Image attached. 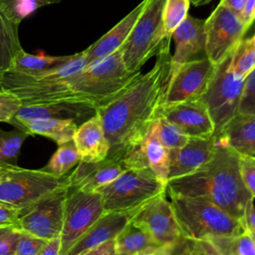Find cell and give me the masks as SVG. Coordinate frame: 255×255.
<instances>
[{
  "instance_id": "1",
  "label": "cell",
  "mask_w": 255,
  "mask_h": 255,
  "mask_svg": "<svg viewBox=\"0 0 255 255\" xmlns=\"http://www.w3.org/2000/svg\"><path fill=\"white\" fill-rule=\"evenodd\" d=\"M170 39H163L147 73L137 76L113 101L97 109L110 143L109 153L122 152L141 140L159 117L169 83Z\"/></svg>"
},
{
  "instance_id": "2",
  "label": "cell",
  "mask_w": 255,
  "mask_h": 255,
  "mask_svg": "<svg viewBox=\"0 0 255 255\" xmlns=\"http://www.w3.org/2000/svg\"><path fill=\"white\" fill-rule=\"evenodd\" d=\"M216 139L213 156L195 172L168 180L166 192L205 197L231 216L242 219L246 202L252 196L240 176L239 152Z\"/></svg>"
},
{
  "instance_id": "3",
  "label": "cell",
  "mask_w": 255,
  "mask_h": 255,
  "mask_svg": "<svg viewBox=\"0 0 255 255\" xmlns=\"http://www.w3.org/2000/svg\"><path fill=\"white\" fill-rule=\"evenodd\" d=\"M85 67V51H82L72 55L61 67L41 74L26 75L8 71L0 77V89L15 95L23 106L74 102L70 79Z\"/></svg>"
},
{
  "instance_id": "4",
  "label": "cell",
  "mask_w": 255,
  "mask_h": 255,
  "mask_svg": "<svg viewBox=\"0 0 255 255\" xmlns=\"http://www.w3.org/2000/svg\"><path fill=\"white\" fill-rule=\"evenodd\" d=\"M140 74L128 70L119 49L71 77L72 101L90 105L97 110L113 101Z\"/></svg>"
},
{
  "instance_id": "5",
  "label": "cell",
  "mask_w": 255,
  "mask_h": 255,
  "mask_svg": "<svg viewBox=\"0 0 255 255\" xmlns=\"http://www.w3.org/2000/svg\"><path fill=\"white\" fill-rule=\"evenodd\" d=\"M168 195L182 239L207 240L211 237L237 235L246 229L243 219L231 216L205 197Z\"/></svg>"
},
{
  "instance_id": "6",
  "label": "cell",
  "mask_w": 255,
  "mask_h": 255,
  "mask_svg": "<svg viewBox=\"0 0 255 255\" xmlns=\"http://www.w3.org/2000/svg\"><path fill=\"white\" fill-rule=\"evenodd\" d=\"M67 183V174L57 177L42 169L0 162V201L15 207H26Z\"/></svg>"
},
{
  "instance_id": "7",
  "label": "cell",
  "mask_w": 255,
  "mask_h": 255,
  "mask_svg": "<svg viewBox=\"0 0 255 255\" xmlns=\"http://www.w3.org/2000/svg\"><path fill=\"white\" fill-rule=\"evenodd\" d=\"M166 191L151 169L129 168L99 190L105 212L129 213L152 197Z\"/></svg>"
},
{
  "instance_id": "8",
  "label": "cell",
  "mask_w": 255,
  "mask_h": 255,
  "mask_svg": "<svg viewBox=\"0 0 255 255\" xmlns=\"http://www.w3.org/2000/svg\"><path fill=\"white\" fill-rule=\"evenodd\" d=\"M166 0H146L130 34L122 46V56L128 71L140 72L141 67L156 55L163 35V9Z\"/></svg>"
},
{
  "instance_id": "9",
  "label": "cell",
  "mask_w": 255,
  "mask_h": 255,
  "mask_svg": "<svg viewBox=\"0 0 255 255\" xmlns=\"http://www.w3.org/2000/svg\"><path fill=\"white\" fill-rule=\"evenodd\" d=\"M230 54L216 65L208 88L200 98L213 121L214 134L219 133L238 114L245 84V78L231 69Z\"/></svg>"
},
{
  "instance_id": "10",
  "label": "cell",
  "mask_w": 255,
  "mask_h": 255,
  "mask_svg": "<svg viewBox=\"0 0 255 255\" xmlns=\"http://www.w3.org/2000/svg\"><path fill=\"white\" fill-rule=\"evenodd\" d=\"M105 213L99 191L68 188L60 235L61 252L66 255L76 241Z\"/></svg>"
},
{
  "instance_id": "11",
  "label": "cell",
  "mask_w": 255,
  "mask_h": 255,
  "mask_svg": "<svg viewBox=\"0 0 255 255\" xmlns=\"http://www.w3.org/2000/svg\"><path fill=\"white\" fill-rule=\"evenodd\" d=\"M68 187L65 186L23 207L14 226L42 239L60 237Z\"/></svg>"
},
{
  "instance_id": "12",
  "label": "cell",
  "mask_w": 255,
  "mask_h": 255,
  "mask_svg": "<svg viewBox=\"0 0 255 255\" xmlns=\"http://www.w3.org/2000/svg\"><path fill=\"white\" fill-rule=\"evenodd\" d=\"M248 29L241 18L218 4L204 20V53L214 65L222 62L235 48Z\"/></svg>"
},
{
  "instance_id": "13",
  "label": "cell",
  "mask_w": 255,
  "mask_h": 255,
  "mask_svg": "<svg viewBox=\"0 0 255 255\" xmlns=\"http://www.w3.org/2000/svg\"><path fill=\"white\" fill-rule=\"evenodd\" d=\"M129 220L143 228L158 244L177 245L182 239L166 191L129 212Z\"/></svg>"
},
{
  "instance_id": "14",
  "label": "cell",
  "mask_w": 255,
  "mask_h": 255,
  "mask_svg": "<svg viewBox=\"0 0 255 255\" xmlns=\"http://www.w3.org/2000/svg\"><path fill=\"white\" fill-rule=\"evenodd\" d=\"M216 65L207 57L191 60L169 75L163 105L197 100L205 93Z\"/></svg>"
},
{
  "instance_id": "15",
  "label": "cell",
  "mask_w": 255,
  "mask_h": 255,
  "mask_svg": "<svg viewBox=\"0 0 255 255\" xmlns=\"http://www.w3.org/2000/svg\"><path fill=\"white\" fill-rule=\"evenodd\" d=\"M127 169L123 151L109 153L100 161H80L74 170L67 174V187L83 191H99Z\"/></svg>"
},
{
  "instance_id": "16",
  "label": "cell",
  "mask_w": 255,
  "mask_h": 255,
  "mask_svg": "<svg viewBox=\"0 0 255 255\" xmlns=\"http://www.w3.org/2000/svg\"><path fill=\"white\" fill-rule=\"evenodd\" d=\"M159 116L178 127L188 137L206 138L215 131L207 107L200 99L163 105Z\"/></svg>"
},
{
  "instance_id": "17",
  "label": "cell",
  "mask_w": 255,
  "mask_h": 255,
  "mask_svg": "<svg viewBox=\"0 0 255 255\" xmlns=\"http://www.w3.org/2000/svg\"><path fill=\"white\" fill-rule=\"evenodd\" d=\"M217 139L210 137H190L181 147L168 149L167 181L195 172L214 154Z\"/></svg>"
},
{
  "instance_id": "18",
  "label": "cell",
  "mask_w": 255,
  "mask_h": 255,
  "mask_svg": "<svg viewBox=\"0 0 255 255\" xmlns=\"http://www.w3.org/2000/svg\"><path fill=\"white\" fill-rule=\"evenodd\" d=\"M171 39L174 42V53L170 58L169 75L204 51V20L188 15L172 32Z\"/></svg>"
},
{
  "instance_id": "19",
  "label": "cell",
  "mask_w": 255,
  "mask_h": 255,
  "mask_svg": "<svg viewBox=\"0 0 255 255\" xmlns=\"http://www.w3.org/2000/svg\"><path fill=\"white\" fill-rule=\"evenodd\" d=\"M130 218L129 213L105 212L70 248L66 255H82L115 239Z\"/></svg>"
},
{
  "instance_id": "20",
  "label": "cell",
  "mask_w": 255,
  "mask_h": 255,
  "mask_svg": "<svg viewBox=\"0 0 255 255\" xmlns=\"http://www.w3.org/2000/svg\"><path fill=\"white\" fill-rule=\"evenodd\" d=\"M145 2L146 0H142L109 32H107L89 48L84 50L86 67L108 57L122 48L130 34L138 16L142 12Z\"/></svg>"
},
{
  "instance_id": "21",
  "label": "cell",
  "mask_w": 255,
  "mask_h": 255,
  "mask_svg": "<svg viewBox=\"0 0 255 255\" xmlns=\"http://www.w3.org/2000/svg\"><path fill=\"white\" fill-rule=\"evenodd\" d=\"M97 110L87 104L79 102H57L44 105L22 106L14 119L26 121L34 119L73 120L78 127L96 115Z\"/></svg>"
},
{
  "instance_id": "22",
  "label": "cell",
  "mask_w": 255,
  "mask_h": 255,
  "mask_svg": "<svg viewBox=\"0 0 255 255\" xmlns=\"http://www.w3.org/2000/svg\"><path fill=\"white\" fill-rule=\"evenodd\" d=\"M73 140L81 161H100L106 158L110 151V143L98 113L78 127Z\"/></svg>"
},
{
  "instance_id": "23",
  "label": "cell",
  "mask_w": 255,
  "mask_h": 255,
  "mask_svg": "<svg viewBox=\"0 0 255 255\" xmlns=\"http://www.w3.org/2000/svg\"><path fill=\"white\" fill-rule=\"evenodd\" d=\"M13 127L30 134H40L52 138L58 144L72 140L78 128L73 120L34 119L21 121L12 118L9 121Z\"/></svg>"
},
{
  "instance_id": "24",
  "label": "cell",
  "mask_w": 255,
  "mask_h": 255,
  "mask_svg": "<svg viewBox=\"0 0 255 255\" xmlns=\"http://www.w3.org/2000/svg\"><path fill=\"white\" fill-rule=\"evenodd\" d=\"M215 135L239 153L249 154L255 148V115L237 114Z\"/></svg>"
},
{
  "instance_id": "25",
  "label": "cell",
  "mask_w": 255,
  "mask_h": 255,
  "mask_svg": "<svg viewBox=\"0 0 255 255\" xmlns=\"http://www.w3.org/2000/svg\"><path fill=\"white\" fill-rule=\"evenodd\" d=\"M146 167L152 170L163 184H167L168 176V149L160 142L157 135L156 120L148 128L144 137L136 142Z\"/></svg>"
},
{
  "instance_id": "26",
  "label": "cell",
  "mask_w": 255,
  "mask_h": 255,
  "mask_svg": "<svg viewBox=\"0 0 255 255\" xmlns=\"http://www.w3.org/2000/svg\"><path fill=\"white\" fill-rule=\"evenodd\" d=\"M160 245L138 224L129 220L125 228L115 238L116 253L141 255L147 249Z\"/></svg>"
},
{
  "instance_id": "27",
  "label": "cell",
  "mask_w": 255,
  "mask_h": 255,
  "mask_svg": "<svg viewBox=\"0 0 255 255\" xmlns=\"http://www.w3.org/2000/svg\"><path fill=\"white\" fill-rule=\"evenodd\" d=\"M18 26L0 10V77L12 68L16 55L23 49L19 41Z\"/></svg>"
},
{
  "instance_id": "28",
  "label": "cell",
  "mask_w": 255,
  "mask_h": 255,
  "mask_svg": "<svg viewBox=\"0 0 255 255\" xmlns=\"http://www.w3.org/2000/svg\"><path fill=\"white\" fill-rule=\"evenodd\" d=\"M72 55L68 56H42L33 55L21 49L15 57L12 68L9 71L26 74L37 75L47 71L61 67L71 59Z\"/></svg>"
},
{
  "instance_id": "29",
  "label": "cell",
  "mask_w": 255,
  "mask_h": 255,
  "mask_svg": "<svg viewBox=\"0 0 255 255\" xmlns=\"http://www.w3.org/2000/svg\"><path fill=\"white\" fill-rule=\"evenodd\" d=\"M80 161L79 152L72 139L58 144V149L54 152L48 163L41 169L54 176L62 177L68 174Z\"/></svg>"
},
{
  "instance_id": "30",
  "label": "cell",
  "mask_w": 255,
  "mask_h": 255,
  "mask_svg": "<svg viewBox=\"0 0 255 255\" xmlns=\"http://www.w3.org/2000/svg\"><path fill=\"white\" fill-rule=\"evenodd\" d=\"M221 255H255V242L248 228L231 236H217L207 239Z\"/></svg>"
},
{
  "instance_id": "31",
  "label": "cell",
  "mask_w": 255,
  "mask_h": 255,
  "mask_svg": "<svg viewBox=\"0 0 255 255\" xmlns=\"http://www.w3.org/2000/svg\"><path fill=\"white\" fill-rule=\"evenodd\" d=\"M231 69L246 78L255 68V38L241 39L230 54Z\"/></svg>"
},
{
  "instance_id": "32",
  "label": "cell",
  "mask_w": 255,
  "mask_h": 255,
  "mask_svg": "<svg viewBox=\"0 0 255 255\" xmlns=\"http://www.w3.org/2000/svg\"><path fill=\"white\" fill-rule=\"evenodd\" d=\"M189 0H166L163 9V35L171 38L172 32L188 16Z\"/></svg>"
},
{
  "instance_id": "33",
  "label": "cell",
  "mask_w": 255,
  "mask_h": 255,
  "mask_svg": "<svg viewBox=\"0 0 255 255\" xmlns=\"http://www.w3.org/2000/svg\"><path fill=\"white\" fill-rule=\"evenodd\" d=\"M28 135L27 132L18 128L10 131L0 128V162L13 163Z\"/></svg>"
},
{
  "instance_id": "34",
  "label": "cell",
  "mask_w": 255,
  "mask_h": 255,
  "mask_svg": "<svg viewBox=\"0 0 255 255\" xmlns=\"http://www.w3.org/2000/svg\"><path fill=\"white\" fill-rule=\"evenodd\" d=\"M156 127L158 138L167 149L179 148L190 138L184 134L178 127L161 116L156 119Z\"/></svg>"
},
{
  "instance_id": "35",
  "label": "cell",
  "mask_w": 255,
  "mask_h": 255,
  "mask_svg": "<svg viewBox=\"0 0 255 255\" xmlns=\"http://www.w3.org/2000/svg\"><path fill=\"white\" fill-rule=\"evenodd\" d=\"M39 7L37 0H0V10L18 25Z\"/></svg>"
},
{
  "instance_id": "36",
  "label": "cell",
  "mask_w": 255,
  "mask_h": 255,
  "mask_svg": "<svg viewBox=\"0 0 255 255\" xmlns=\"http://www.w3.org/2000/svg\"><path fill=\"white\" fill-rule=\"evenodd\" d=\"M238 166L246 189L255 199V156L247 153H239Z\"/></svg>"
},
{
  "instance_id": "37",
  "label": "cell",
  "mask_w": 255,
  "mask_h": 255,
  "mask_svg": "<svg viewBox=\"0 0 255 255\" xmlns=\"http://www.w3.org/2000/svg\"><path fill=\"white\" fill-rule=\"evenodd\" d=\"M48 240L19 231L15 255H39Z\"/></svg>"
},
{
  "instance_id": "38",
  "label": "cell",
  "mask_w": 255,
  "mask_h": 255,
  "mask_svg": "<svg viewBox=\"0 0 255 255\" xmlns=\"http://www.w3.org/2000/svg\"><path fill=\"white\" fill-rule=\"evenodd\" d=\"M238 114L255 115V68L245 78Z\"/></svg>"
},
{
  "instance_id": "39",
  "label": "cell",
  "mask_w": 255,
  "mask_h": 255,
  "mask_svg": "<svg viewBox=\"0 0 255 255\" xmlns=\"http://www.w3.org/2000/svg\"><path fill=\"white\" fill-rule=\"evenodd\" d=\"M22 106L21 101L15 95L0 90V123H9Z\"/></svg>"
},
{
  "instance_id": "40",
  "label": "cell",
  "mask_w": 255,
  "mask_h": 255,
  "mask_svg": "<svg viewBox=\"0 0 255 255\" xmlns=\"http://www.w3.org/2000/svg\"><path fill=\"white\" fill-rule=\"evenodd\" d=\"M179 255H221L207 240H186Z\"/></svg>"
},
{
  "instance_id": "41",
  "label": "cell",
  "mask_w": 255,
  "mask_h": 255,
  "mask_svg": "<svg viewBox=\"0 0 255 255\" xmlns=\"http://www.w3.org/2000/svg\"><path fill=\"white\" fill-rule=\"evenodd\" d=\"M19 230L15 227L0 237V255H15Z\"/></svg>"
},
{
  "instance_id": "42",
  "label": "cell",
  "mask_w": 255,
  "mask_h": 255,
  "mask_svg": "<svg viewBox=\"0 0 255 255\" xmlns=\"http://www.w3.org/2000/svg\"><path fill=\"white\" fill-rule=\"evenodd\" d=\"M22 208L0 201V222L15 224Z\"/></svg>"
},
{
  "instance_id": "43",
  "label": "cell",
  "mask_w": 255,
  "mask_h": 255,
  "mask_svg": "<svg viewBox=\"0 0 255 255\" xmlns=\"http://www.w3.org/2000/svg\"><path fill=\"white\" fill-rule=\"evenodd\" d=\"M242 219L246 228H248L250 231L255 233V205H254L253 197L247 200Z\"/></svg>"
},
{
  "instance_id": "44",
  "label": "cell",
  "mask_w": 255,
  "mask_h": 255,
  "mask_svg": "<svg viewBox=\"0 0 255 255\" xmlns=\"http://www.w3.org/2000/svg\"><path fill=\"white\" fill-rule=\"evenodd\" d=\"M115 254H116L115 239H112L82 255H115Z\"/></svg>"
},
{
  "instance_id": "45",
  "label": "cell",
  "mask_w": 255,
  "mask_h": 255,
  "mask_svg": "<svg viewBox=\"0 0 255 255\" xmlns=\"http://www.w3.org/2000/svg\"><path fill=\"white\" fill-rule=\"evenodd\" d=\"M241 20L247 29L251 26V24L255 20V0H246Z\"/></svg>"
},
{
  "instance_id": "46",
  "label": "cell",
  "mask_w": 255,
  "mask_h": 255,
  "mask_svg": "<svg viewBox=\"0 0 255 255\" xmlns=\"http://www.w3.org/2000/svg\"><path fill=\"white\" fill-rule=\"evenodd\" d=\"M177 245L174 244H160L147 249L141 255H173Z\"/></svg>"
},
{
  "instance_id": "47",
  "label": "cell",
  "mask_w": 255,
  "mask_h": 255,
  "mask_svg": "<svg viewBox=\"0 0 255 255\" xmlns=\"http://www.w3.org/2000/svg\"><path fill=\"white\" fill-rule=\"evenodd\" d=\"M61 240L60 237L53 238L47 241L39 255H60Z\"/></svg>"
},
{
  "instance_id": "48",
  "label": "cell",
  "mask_w": 255,
  "mask_h": 255,
  "mask_svg": "<svg viewBox=\"0 0 255 255\" xmlns=\"http://www.w3.org/2000/svg\"><path fill=\"white\" fill-rule=\"evenodd\" d=\"M219 4L228 8L229 10H231L233 13H235L237 16L241 18L245 8L246 0H220Z\"/></svg>"
},
{
  "instance_id": "49",
  "label": "cell",
  "mask_w": 255,
  "mask_h": 255,
  "mask_svg": "<svg viewBox=\"0 0 255 255\" xmlns=\"http://www.w3.org/2000/svg\"><path fill=\"white\" fill-rule=\"evenodd\" d=\"M14 224L11 225H6V226H0V237L3 236L4 234H6L7 232H9L12 228H14Z\"/></svg>"
},
{
  "instance_id": "50",
  "label": "cell",
  "mask_w": 255,
  "mask_h": 255,
  "mask_svg": "<svg viewBox=\"0 0 255 255\" xmlns=\"http://www.w3.org/2000/svg\"><path fill=\"white\" fill-rule=\"evenodd\" d=\"M211 0H189V2L195 6H200L209 3Z\"/></svg>"
},
{
  "instance_id": "51",
  "label": "cell",
  "mask_w": 255,
  "mask_h": 255,
  "mask_svg": "<svg viewBox=\"0 0 255 255\" xmlns=\"http://www.w3.org/2000/svg\"><path fill=\"white\" fill-rule=\"evenodd\" d=\"M41 6L44 5H50V4H55V3H59L61 0H37Z\"/></svg>"
},
{
  "instance_id": "52",
  "label": "cell",
  "mask_w": 255,
  "mask_h": 255,
  "mask_svg": "<svg viewBox=\"0 0 255 255\" xmlns=\"http://www.w3.org/2000/svg\"><path fill=\"white\" fill-rule=\"evenodd\" d=\"M6 225H11V223H4V222H0V226H6Z\"/></svg>"
},
{
  "instance_id": "53",
  "label": "cell",
  "mask_w": 255,
  "mask_h": 255,
  "mask_svg": "<svg viewBox=\"0 0 255 255\" xmlns=\"http://www.w3.org/2000/svg\"><path fill=\"white\" fill-rule=\"evenodd\" d=\"M249 154H251V155H254V156H255V148H254V149H253Z\"/></svg>"
},
{
  "instance_id": "54",
  "label": "cell",
  "mask_w": 255,
  "mask_h": 255,
  "mask_svg": "<svg viewBox=\"0 0 255 255\" xmlns=\"http://www.w3.org/2000/svg\"><path fill=\"white\" fill-rule=\"evenodd\" d=\"M115 255H128V254H122V253H116Z\"/></svg>"
},
{
  "instance_id": "55",
  "label": "cell",
  "mask_w": 255,
  "mask_h": 255,
  "mask_svg": "<svg viewBox=\"0 0 255 255\" xmlns=\"http://www.w3.org/2000/svg\"><path fill=\"white\" fill-rule=\"evenodd\" d=\"M254 38H255V35H254Z\"/></svg>"
}]
</instances>
